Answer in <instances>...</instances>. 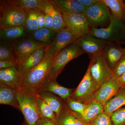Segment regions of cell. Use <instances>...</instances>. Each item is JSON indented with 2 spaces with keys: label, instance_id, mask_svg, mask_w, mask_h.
Listing matches in <instances>:
<instances>
[{
  "label": "cell",
  "instance_id": "6da1fadb",
  "mask_svg": "<svg viewBox=\"0 0 125 125\" xmlns=\"http://www.w3.org/2000/svg\"><path fill=\"white\" fill-rule=\"evenodd\" d=\"M13 89L19 102L20 111L24 117L21 125H37L42 117L36 103L37 94L22 85Z\"/></svg>",
  "mask_w": 125,
  "mask_h": 125
},
{
  "label": "cell",
  "instance_id": "7a4b0ae2",
  "mask_svg": "<svg viewBox=\"0 0 125 125\" xmlns=\"http://www.w3.org/2000/svg\"><path fill=\"white\" fill-rule=\"evenodd\" d=\"M54 57L46 55L45 58L35 67L21 74V85L38 93L46 79Z\"/></svg>",
  "mask_w": 125,
  "mask_h": 125
},
{
  "label": "cell",
  "instance_id": "3957f363",
  "mask_svg": "<svg viewBox=\"0 0 125 125\" xmlns=\"http://www.w3.org/2000/svg\"><path fill=\"white\" fill-rule=\"evenodd\" d=\"M25 20L24 10L15 4L12 0L0 1V28L24 27Z\"/></svg>",
  "mask_w": 125,
  "mask_h": 125
},
{
  "label": "cell",
  "instance_id": "277c9868",
  "mask_svg": "<svg viewBox=\"0 0 125 125\" xmlns=\"http://www.w3.org/2000/svg\"><path fill=\"white\" fill-rule=\"evenodd\" d=\"M84 53V52L75 42L65 47L54 57L46 79L56 80L68 62Z\"/></svg>",
  "mask_w": 125,
  "mask_h": 125
},
{
  "label": "cell",
  "instance_id": "5b68a950",
  "mask_svg": "<svg viewBox=\"0 0 125 125\" xmlns=\"http://www.w3.org/2000/svg\"><path fill=\"white\" fill-rule=\"evenodd\" d=\"M89 34L108 43H120L125 40V25L112 15L106 28H90Z\"/></svg>",
  "mask_w": 125,
  "mask_h": 125
},
{
  "label": "cell",
  "instance_id": "8992f818",
  "mask_svg": "<svg viewBox=\"0 0 125 125\" xmlns=\"http://www.w3.org/2000/svg\"><path fill=\"white\" fill-rule=\"evenodd\" d=\"M99 88L92 77L89 66L82 80L70 98L85 104L93 100Z\"/></svg>",
  "mask_w": 125,
  "mask_h": 125
},
{
  "label": "cell",
  "instance_id": "52a82bcc",
  "mask_svg": "<svg viewBox=\"0 0 125 125\" xmlns=\"http://www.w3.org/2000/svg\"><path fill=\"white\" fill-rule=\"evenodd\" d=\"M83 15L90 28H98L110 22L112 14L107 5L102 0L85 9Z\"/></svg>",
  "mask_w": 125,
  "mask_h": 125
},
{
  "label": "cell",
  "instance_id": "ba28073f",
  "mask_svg": "<svg viewBox=\"0 0 125 125\" xmlns=\"http://www.w3.org/2000/svg\"><path fill=\"white\" fill-rule=\"evenodd\" d=\"M89 66L92 77L100 87L114 76L113 72L107 62L104 53L91 57Z\"/></svg>",
  "mask_w": 125,
  "mask_h": 125
},
{
  "label": "cell",
  "instance_id": "9c48e42d",
  "mask_svg": "<svg viewBox=\"0 0 125 125\" xmlns=\"http://www.w3.org/2000/svg\"><path fill=\"white\" fill-rule=\"evenodd\" d=\"M10 44L15 60L19 65L36 50L46 48L28 37H24L12 42Z\"/></svg>",
  "mask_w": 125,
  "mask_h": 125
},
{
  "label": "cell",
  "instance_id": "30bf717a",
  "mask_svg": "<svg viewBox=\"0 0 125 125\" xmlns=\"http://www.w3.org/2000/svg\"><path fill=\"white\" fill-rule=\"evenodd\" d=\"M62 15L66 28L77 38L89 33L90 27L83 14Z\"/></svg>",
  "mask_w": 125,
  "mask_h": 125
},
{
  "label": "cell",
  "instance_id": "8fae6325",
  "mask_svg": "<svg viewBox=\"0 0 125 125\" xmlns=\"http://www.w3.org/2000/svg\"><path fill=\"white\" fill-rule=\"evenodd\" d=\"M75 42L90 58L103 54L108 43L89 33L77 39Z\"/></svg>",
  "mask_w": 125,
  "mask_h": 125
},
{
  "label": "cell",
  "instance_id": "7c38bea8",
  "mask_svg": "<svg viewBox=\"0 0 125 125\" xmlns=\"http://www.w3.org/2000/svg\"><path fill=\"white\" fill-rule=\"evenodd\" d=\"M77 39L67 28L62 29L57 32L53 42L46 48V55L55 57L62 49L75 42Z\"/></svg>",
  "mask_w": 125,
  "mask_h": 125
},
{
  "label": "cell",
  "instance_id": "4fadbf2b",
  "mask_svg": "<svg viewBox=\"0 0 125 125\" xmlns=\"http://www.w3.org/2000/svg\"><path fill=\"white\" fill-rule=\"evenodd\" d=\"M120 88L117 82V78L114 76L100 87L93 100L105 106L108 101L116 94Z\"/></svg>",
  "mask_w": 125,
  "mask_h": 125
},
{
  "label": "cell",
  "instance_id": "5bb4252c",
  "mask_svg": "<svg viewBox=\"0 0 125 125\" xmlns=\"http://www.w3.org/2000/svg\"><path fill=\"white\" fill-rule=\"evenodd\" d=\"M39 9L49 15L53 19L52 30L56 32L66 28L62 14L52 4L50 0H39Z\"/></svg>",
  "mask_w": 125,
  "mask_h": 125
},
{
  "label": "cell",
  "instance_id": "9a60e30c",
  "mask_svg": "<svg viewBox=\"0 0 125 125\" xmlns=\"http://www.w3.org/2000/svg\"><path fill=\"white\" fill-rule=\"evenodd\" d=\"M62 14H83L85 8L76 0H50Z\"/></svg>",
  "mask_w": 125,
  "mask_h": 125
},
{
  "label": "cell",
  "instance_id": "2e32d148",
  "mask_svg": "<svg viewBox=\"0 0 125 125\" xmlns=\"http://www.w3.org/2000/svg\"><path fill=\"white\" fill-rule=\"evenodd\" d=\"M22 75L18 67L0 69V83L4 84L15 89L20 87Z\"/></svg>",
  "mask_w": 125,
  "mask_h": 125
},
{
  "label": "cell",
  "instance_id": "e0dca14e",
  "mask_svg": "<svg viewBox=\"0 0 125 125\" xmlns=\"http://www.w3.org/2000/svg\"><path fill=\"white\" fill-rule=\"evenodd\" d=\"M106 60L112 70L123 57L125 56V48L119 43H108L104 52Z\"/></svg>",
  "mask_w": 125,
  "mask_h": 125
},
{
  "label": "cell",
  "instance_id": "ac0fdd59",
  "mask_svg": "<svg viewBox=\"0 0 125 125\" xmlns=\"http://www.w3.org/2000/svg\"><path fill=\"white\" fill-rule=\"evenodd\" d=\"M73 91V89L66 88L59 84L56 80L48 79L45 80L38 93L43 92H49L65 100L70 98Z\"/></svg>",
  "mask_w": 125,
  "mask_h": 125
},
{
  "label": "cell",
  "instance_id": "d6986e66",
  "mask_svg": "<svg viewBox=\"0 0 125 125\" xmlns=\"http://www.w3.org/2000/svg\"><path fill=\"white\" fill-rule=\"evenodd\" d=\"M56 33L52 29L43 28L28 33L27 35L46 48L53 42Z\"/></svg>",
  "mask_w": 125,
  "mask_h": 125
},
{
  "label": "cell",
  "instance_id": "ffe728a7",
  "mask_svg": "<svg viewBox=\"0 0 125 125\" xmlns=\"http://www.w3.org/2000/svg\"><path fill=\"white\" fill-rule=\"evenodd\" d=\"M46 48L37 49L18 66L21 74L31 69L42 62L46 55Z\"/></svg>",
  "mask_w": 125,
  "mask_h": 125
},
{
  "label": "cell",
  "instance_id": "44dd1931",
  "mask_svg": "<svg viewBox=\"0 0 125 125\" xmlns=\"http://www.w3.org/2000/svg\"><path fill=\"white\" fill-rule=\"evenodd\" d=\"M56 121L58 125H88L80 115L71 110L66 105L61 114L56 117Z\"/></svg>",
  "mask_w": 125,
  "mask_h": 125
},
{
  "label": "cell",
  "instance_id": "7402d4cb",
  "mask_svg": "<svg viewBox=\"0 0 125 125\" xmlns=\"http://www.w3.org/2000/svg\"><path fill=\"white\" fill-rule=\"evenodd\" d=\"M38 94L53 110L56 117L61 114L66 105L65 100L54 94L43 92H39Z\"/></svg>",
  "mask_w": 125,
  "mask_h": 125
},
{
  "label": "cell",
  "instance_id": "603a6c76",
  "mask_svg": "<svg viewBox=\"0 0 125 125\" xmlns=\"http://www.w3.org/2000/svg\"><path fill=\"white\" fill-rule=\"evenodd\" d=\"M24 27L11 26L0 28V40L4 42H13L25 37L27 35Z\"/></svg>",
  "mask_w": 125,
  "mask_h": 125
},
{
  "label": "cell",
  "instance_id": "cb8c5ba5",
  "mask_svg": "<svg viewBox=\"0 0 125 125\" xmlns=\"http://www.w3.org/2000/svg\"><path fill=\"white\" fill-rule=\"evenodd\" d=\"M0 104L10 105L20 110L19 102L13 88L1 83H0Z\"/></svg>",
  "mask_w": 125,
  "mask_h": 125
},
{
  "label": "cell",
  "instance_id": "d4e9b609",
  "mask_svg": "<svg viewBox=\"0 0 125 125\" xmlns=\"http://www.w3.org/2000/svg\"><path fill=\"white\" fill-rule=\"evenodd\" d=\"M85 104L86 107L82 118L85 123L88 124L104 111V106L94 100L90 101Z\"/></svg>",
  "mask_w": 125,
  "mask_h": 125
},
{
  "label": "cell",
  "instance_id": "484cf974",
  "mask_svg": "<svg viewBox=\"0 0 125 125\" xmlns=\"http://www.w3.org/2000/svg\"><path fill=\"white\" fill-rule=\"evenodd\" d=\"M112 12L113 16L117 20L125 22V2L122 0H102Z\"/></svg>",
  "mask_w": 125,
  "mask_h": 125
},
{
  "label": "cell",
  "instance_id": "4316f807",
  "mask_svg": "<svg viewBox=\"0 0 125 125\" xmlns=\"http://www.w3.org/2000/svg\"><path fill=\"white\" fill-rule=\"evenodd\" d=\"M125 105V87L120 88L115 96L104 106V111L111 114Z\"/></svg>",
  "mask_w": 125,
  "mask_h": 125
},
{
  "label": "cell",
  "instance_id": "83f0119b",
  "mask_svg": "<svg viewBox=\"0 0 125 125\" xmlns=\"http://www.w3.org/2000/svg\"><path fill=\"white\" fill-rule=\"evenodd\" d=\"M39 9L24 10L25 20L24 28L28 33L39 29L37 24V16Z\"/></svg>",
  "mask_w": 125,
  "mask_h": 125
},
{
  "label": "cell",
  "instance_id": "f1b7e54d",
  "mask_svg": "<svg viewBox=\"0 0 125 125\" xmlns=\"http://www.w3.org/2000/svg\"><path fill=\"white\" fill-rule=\"evenodd\" d=\"M36 103L42 116L43 118L51 120H56V115L49 105L37 94Z\"/></svg>",
  "mask_w": 125,
  "mask_h": 125
},
{
  "label": "cell",
  "instance_id": "f546056e",
  "mask_svg": "<svg viewBox=\"0 0 125 125\" xmlns=\"http://www.w3.org/2000/svg\"><path fill=\"white\" fill-rule=\"evenodd\" d=\"M65 101L67 107L71 110L79 114L81 118L83 117L86 106L85 104L70 98Z\"/></svg>",
  "mask_w": 125,
  "mask_h": 125
},
{
  "label": "cell",
  "instance_id": "4dcf8cb0",
  "mask_svg": "<svg viewBox=\"0 0 125 125\" xmlns=\"http://www.w3.org/2000/svg\"><path fill=\"white\" fill-rule=\"evenodd\" d=\"M9 60H15L11 50V44L1 40L0 61Z\"/></svg>",
  "mask_w": 125,
  "mask_h": 125
},
{
  "label": "cell",
  "instance_id": "1f68e13d",
  "mask_svg": "<svg viewBox=\"0 0 125 125\" xmlns=\"http://www.w3.org/2000/svg\"><path fill=\"white\" fill-rule=\"evenodd\" d=\"M88 125H113L111 115L105 111L99 114Z\"/></svg>",
  "mask_w": 125,
  "mask_h": 125
},
{
  "label": "cell",
  "instance_id": "d6a6232c",
  "mask_svg": "<svg viewBox=\"0 0 125 125\" xmlns=\"http://www.w3.org/2000/svg\"><path fill=\"white\" fill-rule=\"evenodd\" d=\"M24 10L39 9V0H12Z\"/></svg>",
  "mask_w": 125,
  "mask_h": 125
},
{
  "label": "cell",
  "instance_id": "836d02e7",
  "mask_svg": "<svg viewBox=\"0 0 125 125\" xmlns=\"http://www.w3.org/2000/svg\"><path fill=\"white\" fill-rule=\"evenodd\" d=\"M113 125H125V107L119 108L111 115Z\"/></svg>",
  "mask_w": 125,
  "mask_h": 125
},
{
  "label": "cell",
  "instance_id": "e575fe53",
  "mask_svg": "<svg viewBox=\"0 0 125 125\" xmlns=\"http://www.w3.org/2000/svg\"><path fill=\"white\" fill-rule=\"evenodd\" d=\"M114 76L119 78L125 72V56L120 60L112 70Z\"/></svg>",
  "mask_w": 125,
  "mask_h": 125
},
{
  "label": "cell",
  "instance_id": "d590c367",
  "mask_svg": "<svg viewBox=\"0 0 125 125\" xmlns=\"http://www.w3.org/2000/svg\"><path fill=\"white\" fill-rule=\"evenodd\" d=\"M19 64L15 60L4 61H0V69L12 67H18Z\"/></svg>",
  "mask_w": 125,
  "mask_h": 125
},
{
  "label": "cell",
  "instance_id": "8d00e7d4",
  "mask_svg": "<svg viewBox=\"0 0 125 125\" xmlns=\"http://www.w3.org/2000/svg\"><path fill=\"white\" fill-rule=\"evenodd\" d=\"M45 13L39 9L37 16V24L38 29L45 28Z\"/></svg>",
  "mask_w": 125,
  "mask_h": 125
},
{
  "label": "cell",
  "instance_id": "74e56055",
  "mask_svg": "<svg viewBox=\"0 0 125 125\" xmlns=\"http://www.w3.org/2000/svg\"><path fill=\"white\" fill-rule=\"evenodd\" d=\"M37 125H58L56 120L42 117L39 120Z\"/></svg>",
  "mask_w": 125,
  "mask_h": 125
},
{
  "label": "cell",
  "instance_id": "f35d334b",
  "mask_svg": "<svg viewBox=\"0 0 125 125\" xmlns=\"http://www.w3.org/2000/svg\"><path fill=\"white\" fill-rule=\"evenodd\" d=\"M76 1L86 9L97 2L98 0H76Z\"/></svg>",
  "mask_w": 125,
  "mask_h": 125
},
{
  "label": "cell",
  "instance_id": "ab89813d",
  "mask_svg": "<svg viewBox=\"0 0 125 125\" xmlns=\"http://www.w3.org/2000/svg\"><path fill=\"white\" fill-rule=\"evenodd\" d=\"M45 28L49 29H52L53 19L51 16L45 14Z\"/></svg>",
  "mask_w": 125,
  "mask_h": 125
},
{
  "label": "cell",
  "instance_id": "60d3db41",
  "mask_svg": "<svg viewBox=\"0 0 125 125\" xmlns=\"http://www.w3.org/2000/svg\"><path fill=\"white\" fill-rule=\"evenodd\" d=\"M117 82L121 88L125 87V72L121 76L117 78Z\"/></svg>",
  "mask_w": 125,
  "mask_h": 125
},
{
  "label": "cell",
  "instance_id": "b9f144b4",
  "mask_svg": "<svg viewBox=\"0 0 125 125\" xmlns=\"http://www.w3.org/2000/svg\"></svg>",
  "mask_w": 125,
  "mask_h": 125
}]
</instances>
